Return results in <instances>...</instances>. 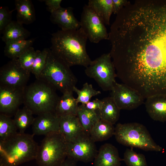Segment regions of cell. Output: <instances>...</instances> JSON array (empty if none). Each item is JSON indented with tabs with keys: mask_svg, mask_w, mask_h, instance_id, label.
I'll list each match as a JSON object with an SVG mask.
<instances>
[{
	"mask_svg": "<svg viewBox=\"0 0 166 166\" xmlns=\"http://www.w3.org/2000/svg\"><path fill=\"white\" fill-rule=\"evenodd\" d=\"M117 77L146 95L166 91V2L128 1L109 33Z\"/></svg>",
	"mask_w": 166,
	"mask_h": 166,
	"instance_id": "6da1fadb",
	"label": "cell"
},
{
	"mask_svg": "<svg viewBox=\"0 0 166 166\" xmlns=\"http://www.w3.org/2000/svg\"><path fill=\"white\" fill-rule=\"evenodd\" d=\"M87 37L80 27L74 30H58L52 34L50 49L70 67L85 68L92 61L86 49Z\"/></svg>",
	"mask_w": 166,
	"mask_h": 166,
	"instance_id": "7a4b0ae2",
	"label": "cell"
},
{
	"mask_svg": "<svg viewBox=\"0 0 166 166\" xmlns=\"http://www.w3.org/2000/svg\"><path fill=\"white\" fill-rule=\"evenodd\" d=\"M34 134L18 132L0 141V166H17L35 160L39 145Z\"/></svg>",
	"mask_w": 166,
	"mask_h": 166,
	"instance_id": "3957f363",
	"label": "cell"
},
{
	"mask_svg": "<svg viewBox=\"0 0 166 166\" xmlns=\"http://www.w3.org/2000/svg\"><path fill=\"white\" fill-rule=\"evenodd\" d=\"M57 90L45 80L40 78L26 86L24 91V105L37 115L55 113L59 98Z\"/></svg>",
	"mask_w": 166,
	"mask_h": 166,
	"instance_id": "277c9868",
	"label": "cell"
},
{
	"mask_svg": "<svg viewBox=\"0 0 166 166\" xmlns=\"http://www.w3.org/2000/svg\"><path fill=\"white\" fill-rule=\"evenodd\" d=\"M40 78L46 81L62 94L73 92L77 81L70 67L49 48Z\"/></svg>",
	"mask_w": 166,
	"mask_h": 166,
	"instance_id": "5b68a950",
	"label": "cell"
},
{
	"mask_svg": "<svg viewBox=\"0 0 166 166\" xmlns=\"http://www.w3.org/2000/svg\"><path fill=\"white\" fill-rule=\"evenodd\" d=\"M114 136L118 143L127 147L147 151L159 152L163 150L154 141L146 127L139 123L117 124Z\"/></svg>",
	"mask_w": 166,
	"mask_h": 166,
	"instance_id": "8992f818",
	"label": "cell"
},
{
	"mask_svg": "<svg viewBox=\"0 0 166 166\" xmlns=\"http://www.w3.org/2000/svg\"><path fill=\"white\" fill-rule=\"evenodd\" d=\"M67 157V142L59 132L45 136L35 159L38 166H60Z\"/></svg>",
	"mask_w": 166,
	"mask_h": 166,
	"instance_id": "52a82bcc",
	"label": "cell"
},
{
	"mask_svg": "<svg viewBox=\"0 0 166 166\" xmlns=\"http://www.w3.org/2000/svg\"><path fill=\"white\" fill-rule=\"evenodd\" d=\"M85 74L93 79L104 91H111L116 82L115 68L109 53H104L85 68Z\"/></svg>",
	"mask_w": 166,
	"mask_h": 166,
	"instance_id": "ba28073f",
	"label": "cell"
},
{
	"mask_svg": "<svg viewBox=\"0 0 166 166\" xmlns=\"http://www.w3.org/2000/svg\"><path fill=\"white\" fill-rule=\"evenodd\" d=\"M80 22V27L91 42L97 43L102 40H108L109 33L105 23L88 5L83 7Z\"/></svg>",
	"mask_w": 166,
	"mask_h": 166,
	"instance_id": "9c48e42d",
	"label": "cell"
},
{
	"mask_svg": "<svg viewBox=\"0 0 166 166\" xmlns=\"http://www.w3.org/2000/svg\"><path fill=\"white\" fill-rule=\"evenodd\" d=\"M97 152L95 142L89 134L85 132L67 142V157L77 161L91 162L94 159Z\"/></svg>",
	"mask_w": 166,
	"mask_h": 166,
	"instance_id": "30bf717a",
	"label": "cell"
},
{
	"mask_svg": "<svg viewBox=\"0 0 166 166\" xmlns=\"http://www.w3.org/2000/svg\"><path fill=\"white\" fill-rule=\"evenodd\" d=\"M30 73L21 66L18 59L11 60L0 68V86L25 88Z\"/></svg>",
	"mask_w": 166,
	"mask_h": 166,
	"instance_id": "8fae6325",
	"label": "cell"
},
{
	"mask_svg": "<svg viewBox=\"0 0 166 166\" xmlns=\"http://www.w3.org/2000/svg\"><path fill=\"white\" fill-rule=\"evenodd\" d=\"M111 92V97L120 110H133L144 102V99L138 92L123 83L116 82Z\"/></svg>",
	"mask_w": 166,
	"mask_h": 166,
	"instance_id": "7c38bea8",
	"label": "cell"
},
{
	"mask_svg": "<svg viewBox=\"0 0 166 166\" xmlns=\"http://www.w3.org/2000/svg\"><path fill=\"white\" fill-rule=\"evenodd\" d=\"M25 88L0 86V113L11 117L14 115L20 106L23 103Z\"/></svg>",
	"mask_w": 166,
	"mask_h": 166,
	"instance_id": "4fadbf2b",
	"label": "cell"
},
{
	"mask_svg": "<svg viewBox=\"0 0 166 166\" xmlns=\"http://www.w3.org/2000/svg\"><path fill=\"white\" fill-rule=\"evenodd\" d=\"M33 134L45 136L59 132V119L55 113L49 112L38 115L32 124Z\"/></svg>",
	"mask_w": 166,
	"mask_h": 166,
	"instance_id": "5bb4252c",
	"label": "cell"
},
{
	"mask_svg": "<svg viewBox=\"0 0 166 166\" xmlns=\"http://www.w3.org/2000/svg\"><path fill=\"white\" fill-rule=\"evenodd\" d=\"M73 9L70 7H61L51 14L50 19L62 30H77L80 28V22L75 17Z\"/></svg>",
	"mask_w": 166,
	"mask_h": 166,
	"instance_id": "9a60e30c",
	"label": "cell"
},
{
	"mask_svg": "<svg viewBox=\"0 0 166 166\" xmlns=\"http://www.w3.org/2000/svg\"><path fill=\"white\" fill-rule=\"evenodd\" d=\"M145 102L146 111L154 121H166V95L158 94L147 98Z\"/></svg>",
	"mask_w": 166,
	"mask_h": 166,
	"instance_id": "2e32d148",
	"label": "cell"
},
{
	"mask_svg": "<svg viewBox=\"0 0 166 166\" xmlns=\"http://www.w3.org/2000/svg\"><path fill=\"white\" fill-rule=\"evenodd\" d=\"M122 159L117 149L109 143L102 145L94 159V166H121Z\"/></svg>",
	"mask_w": 166,
	"mask_h": 166,
	"instance_id": "e0dca14e",
	"label": "cell"
},
{
	"mask_svg": "<svg viewBox=\"0 0 166 166\" xmlns=\"http://www.w3.org/2000/svg\"><path fill=\"white\" fill-rule=\"evenodd\" d=\"M59 132L67 142L84 132L77 116L68 115L59 117Z\"/></svg>",
	"mask_w": 166,
	"mask_h": 166,
	"instance_id": "ac0fdd59",
	"label": "cell"
},
{
	"mask_svg": "<svg viewBox=\"0 0 166 166\" xmlns=\"http://www.w3.org/2000/svg\"><path fill=\"white\" fill-rule=\"evenodd\" d=\"M73 92L63 94L59 97L55 112L58 117L68 115L77 116L79 105L73 96Z\"/></svg>",
	"mask_w": 166,
	"mask_h": 166,
	"instance_id": "d6986e66",
	"label": "cell"
},
{
	"mask_svg": "<svg viewBox=\"0 0 166 166\" xmlns=\"http://www.w3.org/2000/svg\"><path fill=\"white\" fill-rule=\"evenodd\" d=\"M15 10L17 11V21L22 24H29L35 20V10L30 0H16Z\"/></svg>",
	"mask_w": 166,
	"mask_h": 166,
	"instance_id": "ffe728a7",
	"label": "cell"
},
{
	"mask_svg": "<svg viewBox=\"0 0 166 166\" xmlns=\"http://www.w3.org/2000/svg\"><path fill=\"white\" fill-rule=\"evenodd\" d=\"M2 37L6 43L19 40L27 39L30 33L22 25L17 21H12L4 29Z\"/></svg>",
	"mask_w": 166,
	"mask_h": 166,
	"instance_id": "44dd1931",
	"label": "cell"
},
{
	"mask_svg": "<svg viewBox=\"0 0 166 166\" xmlns=\"http://www.w3.org/2000/svg\"><path fill=\"white\" fill-rule=\"evenodd\" d=\"M102 100V106L98 111L100 119L113 125L119 118L121 110L111 97H105Z\"/></svg>",
	"mask_w": 166,
	"mask_h": 166,
	"instance_id": "7402d4cb",
	"label": "cell"
},
{
	"mask_svg": "<svg viewBox=\"0 0 166 166\" xmlns=\"http://www.w3.org/2000/svg\"><path fill=\"white\" fill-rule=\"evenodd\" d=\"M113 125L100 119L93 126L89 135L94 142L106 140L114 135Z\"/></svg>",
	"mask_w": 166,
	"mask_h": 166,
	"instance_id": "603a6c76",
	"label": "cell"
},
{
	"mask_svg": "<svg viewBox=\"0 0 166 166\" xmlns=\"http://www.w3.org/2000/svg\"><path fill=\"white\" fill-rule=\"evenodd\" d=\"M77 116L84 132L89 134L92 128L100 119L97 112L89 110L81 104L78 106Z\"/></svg>",
	"mask_w": 166,
	"mask_h": 166,
	"instance_id": "cb8c5ba5",
	"label": "cell"
},
{
	"mask_svg": "<svg viewBox=\"0 0 166 166\" xmlns=\"http://www.w3.org/2000/svg\"><path fill=\"white\" fill-rule=\"evenodd\" d=\"M33 39L19 40L6 43L5 55L12 59H18L28 49L32 46Z\"/></svg>",
	"mask_w": 166,
	"mask_h": 166,
	"instance_id": "d4e9b609",
	"label": "cell"
},
{
	"mask_svg": "<svg viewBox=\"0 0 166 166\" xmlns=\"http://www.w3.org/2000/svg\"><path fill=\"white\" fill-rule=\"evenodd\" d=\"M88 5L101 19L105 24L109 25L113 13V0H89Z\"/></svg>",
	"mask_w": 166,
	"mask_h": 166,
	"instance_id": "484cf974",
	"label": "cell"
},
{
	"mask_svg": "<svg viewBox=\"0 0 166 166\" xmlns=\"http://www.w3.org/2000/svg\"><path fill=\"white\" fill-rule=\"evenodd\" d=\"M33 114L32 111L25 105L17 110L13 120L19 132L24 133L26 129L32 125L35 118Z\"/></svg>",
	"mask_w": 166,
	"mask_h": 166,
	"instance_id": "4316f807",
	"label": "cell"
},
{
	"mask_svg": "<svg viewBox=\"0 0 166 166\" xmlns=\"http://www.w3.org/2000/svg\"><path fill=\"white\" fill-rule=\"evenodd\" d=\"M18 130L11 117L0 113V141L5 140L18 132Z\"/></svg>",
	"mask_w": 166,
	"mask_h": 166,
	"instance_id": "83f0119b",
	"label": "cell"
},
{
	"mask_svg": "<svg viewBox=\"0 0 166 166\" xmlns=\"http://www.w3.org/2000/svg\"><path fill=\"white\" fill-rule=\"evenodd\" d=\"M73 92H75L77 95L76 100L78 103L85 105L90 101L93 97L98 95L101 93V92L95 89L92 84L87 82L85 83L82 88L79 89L76 86L73 89Z\"/></svg>",
	"mask_w": 166,
	"mask_h": 166,
	"instance_id": "f1b7e54d",
	"label": "cell"
},
{
	"mask_svg": "<svg viewBox=\"0 0 166 166\" xmlns=\"http://www.w3.org/2000/svg\"><path fill=\"white\" fill-rule=\"evenodd\" d=\"M48 53V48H45L42 51L36 50V55L31 72V73L35 76L36 79L40 78L45 67Z\"/></svg>",
	"mask_w": 166,
	"mask_h": 166,
	"instance_id": "f546056e",
	"label": "cell"
},
{
	"mask_svg": "<svg viewBox=\"0 0 166 166\" xmlns=\"http://www.w3.org/2000/svg\"><path fill=\"white\" fill-rule=\"evenodd\" d=\"M123 160L127 166H148L144 155L137 153L132 149L126 150Z\"/></svg>",
	"mask_w": 166,
	"mask_h": 166,
	"instance_id": "4dcf8cb0",
	"label": "cell"
},
{
	"mask_svg": "<svg viewBox=\"0 0 166 166\" xmlns=\"http://www.w3.org/2000/svg\"><path fill=\"white\" fill-rule=\"evenodd\" d=\"M36 55V50L31 46L24 52L18 59V60L24 69L31 73Z\"/></svg>",
	"mask_w": 166,
	"mask_h": 166,
	"instance_id": "1f68e13d",
	"label": "cell"
},
{
	"mask_svg": "<svg viewBox=\"0 0 166 166\" xmlns=\"http://www.w3.org/2000/svg\"><path fill=\"white\" fill-rule=\"evenodd\" d=\"M15 10H10L6 6L0 8V33L2 34L6 27L12 22V12Z\"/></svg>",
	"mask_w": 166,
	"mask_h": 166,
	"instance_id": "d6a6232c",
	"label": "cell"
},
{
	"mask_svg": "<svg viewBox=\"0 0 166 166\" xmlns=\"http://www.w3.org/2000/svg\"><path fill=\"white\" fill-rule=\"evenodd\" d=\"M42 1L45 2L49 11L51 14L61 7V0H45Z\"/></svg>",
	"mask_w": 166,
	"mask_h": 166,
	"instance_id": "836d02e7",
	"label": "cell"
},
{
	"mask_svg": "<svg viewBox=\"0 0 166 166\" xmlns=\"http://www.w3.org/2000/svg\"><path fill=\"white\" fill-rule=\"evenodd\" d=\"M103 104V102L102 100L97 98L92 101H90L85 105L88 109L97 112L101 109Z\"/></svg>",
	"mask_w": 166,
	"mask_h": 166,
	"instance_id": "e575fe53",
	"label": "cell"
},
{
	"mask_svg": "<svg viewBox=\"0 0 166 166\" xmlns=\"http://www.w3.org/2000/svg\"><path fill=\"white\" fill-rule=\"evenodd\" d=\"M126 2V1L124 0H113V13L115 14H117Z\"/></svg>",
	"mask_w": 166,
	"mask_h": 166,
	"instance_id": "d590c367",
	"label": "cell"
},
{
	"mask_svg": "<svg viewBox=\"0 0 166 166\" xmlns=\"http://www.w3.org/2000/svg\"><path fill=\"white\" fill-rule=\"evenodd\" d=\"M77 161L67 157L65 160L60 166H77Z\"/></svg>",
	"mask_w": 166,
	"mask_h": 166,
	"instance_id": "8d00e7d4",
	"label": "cell"
}]
</instances>
